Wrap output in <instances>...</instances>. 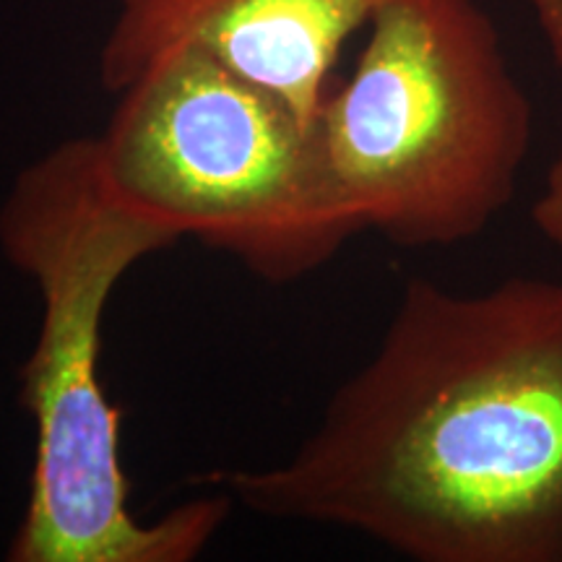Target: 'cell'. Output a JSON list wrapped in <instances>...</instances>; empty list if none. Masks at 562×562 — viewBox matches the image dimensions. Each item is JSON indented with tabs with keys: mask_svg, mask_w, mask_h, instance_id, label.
I'll use <instances>...</instances> for the list:
<instances>
[{
	"mask_svg": "<svg viewBox=\"0 0 562 562\" xmlns=\"http://www.w3.org/2000/svg\"><path fill=\"white\" fill-rule=\"evenodd\" d=\"M383 0H121L100 53L110 94L157 60L193 47L318 121L351 34Z\"/></svg>",
	"mask_w": 562,
	"mask_h": 562,
	"instance_id": "5b68a950",
	"label": "cell"
},
{
	"mask_svg": "<svg viewBox=\"0 0 562 562\" xmlns=\"http://www.w3.org/2000/svg\"><path fill=\"white\" fill-rule=\"evenodd\" d=\"M531 220L544 240L562 252V151L547 170L542 193L531 206Z\"/></svg>",
	"mask_w": 562,
	"mask_h": 562,
	"instance_id": "8992f818",
	"label": "cell"
},
{
	"mask_svg": "<svg viewBox=\"0 0 562 562\" xmlns=\"http://www.w3.org/2000/svg\"><path fill=\"white\" fill-rule=\"evenodd\" d=\"M315 131L362 229L404 248H448L482 235L513 201L531 102L480 0H383Z\"/></svg>",
	"mask_w": 562,
	"mask_h": 562,
	"instance_id": "3957f363",
	"label": "cell"
},
{
	"mask_svg": "<svg viewBox=\"0 0 562 562\" xmlns=\"http://www.w3.org/2000/svg\"><path fill=\"white\" fill-rule=\"evenodd\" d=\"M180 243L117 199L94 138H68L13 180L0 209V248L42 300L21 404L34 422L30 503L13 562H191L227 521V492L193 497L138 521L121 459V409L100 381L112 292L154 252Z\"/></svg>",
	"mask_w": 562,
	"mask_h": 562,
	"instance_id": "7a4b0ae2",
	"label": "cell"
},
{
	"mask_svg": "<svg viewBox=\"0 0 562 562\" xmlns=\"http://www.w3.org/2000/svg\"><path fill=\"white\" fill-rule=\"evenodd\" d=\"M201 482L414 562H562V279L476 294L406 279L290 459Z\"/></svg>",
	"mask_w": 562,
	"mask_h": 562,
	"instance_id": "6da1fadb",
	"label": "cell"
},
{
	"mask_svg": "<svg viewBox=\"0 0 562 562\" xmlns=\"http://www.w3.org/2000/svg\"><path fill=\"white\" fill-rule=\"evenodd\" d=\"M115 97L91 136L102 178L178 240L290 284L362 232L336 193L315 123L211 55H159Z\"/></svg>",
	"mask_w": 562,
	"mask_h": 562,
	"instance_id": "277c9868",
	"label": "cell"
},
{
	"mask_svg": "<svg viewBox=\"0 0 562 562\" xmlns=\"http://www.w3.org/2000/svg\"><path fill=\"white\" fill-rule=\"evenodd\" d=\"M542 30L552 60L562 68V0H526Z\"/></svg>",
	"mask_w": 562,
	"mask_h": 562,
	"instance_id": "52a82bcc",
	"label": "cell"
}]
</instances>
